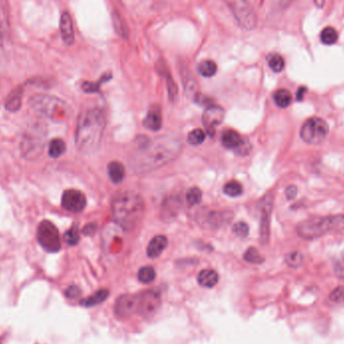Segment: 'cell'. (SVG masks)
I'll return each mask as SVG.
<instances>
[{
    "label": "cell",
    "mask_w": 344,
    "mask_h": 344,
    "mask_svg": "<svg viewBox=\"0 0 344 344\" xmlns=\"http://www.w3.org/2000/svg\"><path fill=\"white\" fill-rule=\"evenodd\" d=\"M181 150V142L172 136H161L141 146L132 157L131 168L139 173L150 172L169 163Z\"/></svg>",
    "instance_id": "1"
},
{
    "label": "cell",
    "mask_w": 344,
    "mask_h": 344,
    "mask_svg": "<svg viewBox=\"0 0 344 344\" xmlns=\"http://www.w3.org/2000/svg\"><path fill=\"white\" fill-rule=\"evenodd\" d=\"M106 128V116L99 108L88 109L79 117L76 129V145L83 153L98 149Z\"/></svg>",
    "instance_id": "2"
},
{
    "label": "cell",
    "mask_w": 344,
    "mask_h": 344,
    "mask_svg": "<svg viewBox=\"0 0 344 344\" xmlns=\"http://www.w3.org/2000/svg\"><path fill=\"white\" fill-rule=\"evenodd\" d=\"M145 211L143 198L134 191L119 193L112 202V212L116 224L125 231L134 230Z\"/></svg>",
    "instance_id": "3"
},
{
    "label": "cell",
    "mask_w": 344,
    "mask_h": 344,
    "mask_svg": "<svg viewBox=\"0 0 344 344\" xmlns=\"http://www.w3.org/2000/svg\"><path fill=\"white\" fill-rule=\"evenodd\" d=\"M344 231V216H330V217H314L299 223L296 226V233L298 236L307 241H312L321 238L322 236Z\"/></svg>",
    "instance_id": "4"
},
{
    "label": "cell",
    "mask_w": 344,
    "mask_h": 344,
    "mask_svg": "<svg viewBox=\"0 0 344 344\" xmlns=\"http://www.w3.org/2000/svg\"><path fill=\"white\" fill-rule=\"evenodd\" d=\"M29 104L36 113L54 120L64 119L67 116L65 103L61 99L51 95H34L30 98Z\"/></svg>",
    "instance_id": "5"
},
{
    "label": "cell",
    "mask_w": 344,
    "mask_h": 344,
    "mask_svg": "<svg viewBox=\"0 0 344 344\" xmlns=\"http://www.w3.org/2000/svg\"><path fill=\"white\" fill-rule=\"evenodd\" d=\"M45 131L40 125H32L25 131L21 140L22 155L27 158L37 157L44 149Z\"/></svg>",
    "instance_id": "6"
},
{
    "label": "cell",
    "mask_w": 344,
    "mask_h": 344,
    "mask_svg": "<svg viewBox=\"0 0 344 344\" xmlns=\"http://www.w3.org/2000/svg\"><path fill=\"white\" fill-rule=\"evenodd\" d=\"M329 128L327 123L318 117L309 118L302 126L300 136L309 145L320 144L328 135Z\"/></svg>",
    "instance_id": "7"
},
{
    "label": "cell",
    "mask_w": 344,
    "mask_h": 344,
    "mask_svg": "<svg viewBox=\"0 0 344 344\" xmlns=\"http://www.w3.org/2000/svg\"><path fill=\"white\" fill-rule=\"evenodd\" d=\"M37 241L39 245L50 253L61 250V239L57 227L50 221H42L37 228Z\"/></svg>",
    "instance_id": "8"
},
{
    "label": "cell",
    "mask_w": 344,
    "mask_h": 344,
    "mask_svg": "<svg viewBox=\"0 0 344 344\" xmlns=\"http://www.w3.org/2000/svg\"><path fill=\"white\" fill-rule=\"evenodd\" d=\"M239 24L246 30H253L257 26V16L247 0H227Z\"/></svg>",
    "instance_id": "9"
},
{
    "label": "cell",
    "mask_w": 344,
    "mask_h": 344,
    "mask_svg": "<svg viewBox=\"0 0 344 344\" xmlns=\"http://www.w3.org/2000/svg\"><path fill=\"white\" fill-rule=\"evenodd\" d=\"M161 294L157 290H148L138 295V310L137 313L143 317H150L160 307Z\"/></svg>",
    "instance_id": "10"
},
{
    "label": "cell",
    "mask_w": 344,
    "mask_h": 344,
    "mask_svg": "<svg viewBox=\"0 0 344 344\" xmlns=\"http://www.w3.org/2000/svg\"><path fill=\"white\" fill-rule=\"evenodd\" d=\"M274 197L272 194H267L260 202L261 224H260V239L263 244H267L270 238V222L273 209Z\"/></svg>",
    "instance_id": "11"
},
{
    "label": "cell",
    "mask_w": 344,
    "mask_h": 344,
    "mask_svg": "<svg viewBox=\"0 0 344 344\" xmlns=\"http://www.w3.org/2000/svg\"><path fill=\"white\" fill-rule=\"evenodd\" d=\"M225 115H226L225 110L220 106H214V105L207 106L206 109L204 110L203 116H202V122L206 129V132L208 133L210 137L214 136L216 128L221 123H223L225 119Z\"/></svg>",
    "instance_id": "12"
},
{
    "label": "cell",
    "mask_w": 344,
    "mask_h": 344,
    "mask_svg": "<svg viewBox=\"0 0 344 344\" xmlns=\"http://www.w3.org/2000/svg\"><path fill=\"white\" fill-rule=\"evenodd\" d=\"M87 199L85 194L80 190H66L62 197V206L71 212H81L85 209Z\"/></svg>",
    "instance_id": "13"
},
{
    "label": "cell",
    "mask_w": 344,
    "mask_h": 344,
    "mask_svg": "<svg viewBox=\"0 0 344 344\" xmlns=\"http://www.w3.org/2000/svg\"><path fill=\"white\" fill-rule=\"evenodd\" d=\"M138 310V296L134 295H121L115 302L114 311L115 315L119 318H127Z\"/></svg>",
    "instance_id": "14"
},
{
    "label": "cell",
    "mask_w": 344,
    "mask_h": 344,
    "mask_svg": "<svg viewBox=\"0 0 344 344\" xmlns=\"http://www.w3.org/2000/svg\"><path fill=\"white\" fill-rule=\"evenodd\" d=\"M60 30L64 42L67 46H72L75 42V32L73 20L68 11L63 12L60 20Z\"/></svg>",
    "instance_id": "15"
},
{
    "label": "cell",
    "mask_w": 344,
    "mask_h": 344,
    "mask_svg": "<svg viewBox=\"0 0 344 344\" xmlns=\"http://www.w3.org/2000/svg\"><path fill=\"white\" fill-rule=\"evenodd\" d=\"M10 22L9 7L6 0H0V47H2L9 38Z\"/></svg>",
    "instance_id": "16"
},
{
    "label": "cell",
    "mask_w": 344,
    "mask_h": 344,
    "mask_svg": "<svg viewBox=\"0 0 344 344\" xmlns=\"http://www.w3.org/2000/svg\"><path fill=\"white\" fill-rule=\"evenodd\" d=\"M167 244L168 241L165 236L159 235L154 237L147 247V256L151 259L159 257L162 254V252L166 249Z\"/></svg>",
    "instance_id": "17"
},
{
    "label": "cell",
    "mask_w": 344,
    "mask_h": 344,
    "mask_svg": "<svg viewBox=\"0 0 344 344\" xmlns=\"http://www.w3.org/2000/svg\"><path fill=\"white\" fill-rule=\"evenodd\" d=\"M198 220L201 226L205 228H210V229L218 228L225 221H227V219L224 217L223 213H220L217 211H205L200 214Z\"/></svg>",
    "instance_id": "18"
},
{
    "label": "cell",
    "mask_w": 344,
    "mask_h": 344,
    "mask_svg": "<svg viewBox=\"0 0 344 344\" xmlns=\"http://www.w3.org/2000/svg\"><path fill=\"white\" fill-rule=\"evenodd\" d=\"M197 282L204 288H213L219 282V275L214 270L205 269L198 273Z\"/></svg>",
    "instance_id": "19"
},
{
    "label": "cell",
    "mask_w": 344,
    "mask_h": 344,
    "mask_svg": "<svg viewBox=\"0 0 344 344\" xmlns=\"http://www.w3.org/2000/svg\"><path fill=\"white\" fill-rule=\"evenodd\" d=\"M143 125L147 129L152 131L160 130L162 127V118L159 110L158 109L150 110L143 121Z\"/></svg>",
    "instance_id": "20"
},
{
    "label": "cell",
    "mask_w": 344,
    "mask_h": 344,
    "mask_svg": "<svg viewBox=\"0 0 344 344\" xmlns=\"http://www.w3.org/2000/svg\"><path fill=\"white\" fill-rule=\"evenodd\" d=\"M22 94H23V89L22 87H17L15 88L7 97L5 101V108L6 110L10 112H15L19 110L21 106V99H22Z\"/></svg>",
    "instance_id": "21"
},
{
    "label": "cell",
    "mask_w": 344,
    "mask_h": 344,
    "mask_svg": "<svg viewBox=\"0 0 344 344\" xmlns=\"http://www.w3.org/2000/svg\"><path fill=\"white\" fill-rule=\"evenodd\" d=\"M112 21L114 29L118 33V35L124 39H127L129 37L128 25L123 16L117 10H114L112 13Z\"/></svg>",
    "instance_id": "22"
},
{
    "label": "cell",
    "mask_w": 344,
    "mask_h": 344,
    "mask_svg": "<svg viewBox=\"0 0 344 344\" xmlns=\"http://www.w3.org/2000/svg\"><path fill=\"white\" fill-rule=\"evenodd\" d=\"M109 290L108 289H100L93 295L89 296L86 299H83L81 301V305L84 307H94L97 305L102 304L106 301V299L109 297Z\"/></svg>",
    "instance_id": "23"
},
{
    "label": "cell",
    "mask_w": 344,
    "mask_h": 344,
    "mask_svg": "<svg viewBox=\"0 0 344 344\" xmlns=\"http://www.w3.org/2000/svg\"><path fill=\"white\" fill-rule=\"evenodd\" d=\"M244 139L236 131L229 130L223 134L222 143L228 149H238Z\"/></svg>",
    "instance_id": "24"
},
{
    "label": "cell",
    "mask_w": 344,
    "mask_h": 344,
    "mask_svg": "<svg viewBox=\"0 0 344 344\" xmlns=\"http://www.w3.org/2000/svg\"><path fill=\"white\" fill-rule=\"evenodd\" d=\"M108 173L114 183H120L125 177V168L122 163L113 161L108 165Z\"/></svg>",
    "instance_id": "25"
},
{
    "label": "cell",
    "mask_w": 344,
    "mask_h": 344,
    "mask_svg": "<svg viewBox=\"0 0 344 344\" xmlns=\"http://www.w3.org/2000/svg\"><path fill=\"white\" fill-rule=\"evenodd\" d=\"M274 98V102L275 104L281 108V109H285L287 108L291 103H292V95L291 93L286 90V89H280L277 90L273 96Z\"/></svg>",
    "instance_id": "26"
},
{
    "label": "cell",
    "mask_w": 344,
    "mask_h": 344,
    "mask_svg": "<svg viewBox=\"0 0 344 344\" xmlns=\"http://www.w3.org/2000/svg\"><path fill=\"white\" fill-rule=\"evenodd\" d=\"M320 40L326 46H332L338 40V32L332 26H327L320 33Z\"/></svg>",
    "instance_id": "27"
},
{
    "label": "cell",
    "mask_w": 344,
    "mask_h": 344,
    "mask_svg": "<svg viewBox=\"0 0 344 344\" xmlns=\"http://www.w3.org/2000/svg\"><path fill=\"white\" fill-rule=\"evenodd\" d=\"M197 71L198 73L205 78H210L212 76L216 75L217 71H218V66L214 62L206 60L201 62L198 67H197Z\"/></svg>",
    "instance_id": "28"
},
{
    "label": "cell",
    "mask_w": 344,
    "mask_h": 344,
    "mask_svg": "<svg viewBox=\"0 0 344 344\" xmlns=\"http://www.w3.org/2000/svg\"><path fill=\"white\" fill-rule=\"evenodd\" d=\"M66 152V143L62 139H54L49 146V154L53 158H59Z\"/></svg>",
    "instance_id": "29"
},
{
    "label": "cell",
    "mask_w": 344,
    "mask_h": 344,
    "mask_svg": "<svg viewBox=\"0 0 344 344\" xmlns=\"http://www.w3.org/2000/svg\"><path fill=\"white\" fill-rule=\"evenodd\" d=\"M268 65L273 72L281 73L285 68V61L282 56L278 54H273L268 57Z\"/></svg>",
    "instance_id": "30"
},
{
    "label": "cell",
    "mask_w": 344,
    "mask_h": 344,
    "mask_svg": "<svg viewBox=\"0 0 344 344\" xmlns=\"http://www.w3.org/2000/svg\"><path fill=\"white\" fill-rule=\"evenodd\" d=\"M156 277L155 270L150 266L142 267L138 272V280L143 284H149L154 281Z\"/></svg>",
    "instance_id": "31"
},
{
    "label": "cell",
    "mask_w": 344,
    "mask_h": 344,
    "mask_svg": "<svg viewBox=\"0 0 344 344\" xmlns=\"http://www.w3.org/2000/svg\"><path fill=\"white\" fill-rule=\"evenodd\" d=\"M303 262H304V256L300 252H297V251L291 252L287 254V256L285 257V263L287 264V266L293 269H297L300 266H302Z\"/></svg>",
    "instance_id": "32"
},
{
    "label": "cell",
    "mask_w": 344,
    "mask_h": 344,
    "mask_svg": "<svg viewBox=\"0 0 344 344\" xmlns=\"http://www.w3.org/2000/svg\"><path fill=\"white\" fill-rule=\"evenodd\" d=\"M224 192L231 197H237L243 193V186L238 181H230L225 185Z\"/></svg>",
    "instance_id": "33"
},
{
    "label": "cell",
    "mask_w": 344,
    "mask_h": 344,
    "mask_svg": "<svg viewBox=\"0 0 344 344\" xmlns=\"http://www.w3.org/2000/svg\"><path fill=\"white\" fill-rule=\"evenodd\" d=\"M112 78L111 74H106L104 75L101 80H99L97 83H90V82H85L83 83V90L86 92V93H98L100 91V87L101 85L104 83V82H107L109 81L110 79Z\"/></svg>",
    "instance_id": "34"
},
{
    "label": "cell",
    "mask_w": 344,
    "mask_h": 344,
    "mask_svg": "<svg viewBox=\"0 0 344 344\" xmlns=\"http://www.w3.org/2000/svg\"><path fill=\"white\" fill-rule=\"evenodd\" d=\"M201 198H202L201 190L197 187H191L186 193V200L188 204L191 206L198 204L201 201Z\"/></svg>",
    "instance_id": "35"
},
{
    "label": "cell",
    "mask_w": 344,
    "mask_h": 344,
    "mask_svg": "<svg viewBox=\"0 0 344 344\" xmlns=\"http://www.w3.org/2000/svg\"><path fill=\"white\" fill-rule=\"evenodd\" d=\"M204 139H205V132L201 129L192 130L187 137L188 142L193 146L200 145L204 141Z\"/></svg>",
    "instance_id": "36"
},
{
    "label": "cell",
    "mask_w": 344,
    "mask_h": 344,
    "mask_svg": "<svg viewBox=\"0 0 344 344\" xmlns=\"http://www.w3.org/2000/svg\"><path fill=\"white\" fill-rule=\"evenodd\" d=\"M244 259L251 264H262L265 261V258L256 248H249L244 255Z\"/></svg>",
    "instance_id": "37"
},
{
    "label": "cell",
    "mask_w": 344,
    "mask_h": 344,
    "mask_svg": "<svg viewBox=\"0 0 344 344\" xmlns=\"http://www.w3.org/2000/svg\"><path fill=\"white\" fill-rule=\"evenodd\" d=\"M64 241L69 246H76L80 242V235L78 229L76 227L71 228L66 234L64 235Z\"/></svg>",
    "instance_id": "38"
},
{
    "label": "cell",
    "mask_w": 344,
    "mask_h": 344,
    "mask_svg": "<svg viewBox=\"0 0 344 344\" xmlns=\"http://www.w3.org/2000/svg\"><path fill=\"white\" fill-rule=\"evenodd\" d=\"M333 271L335 276L344 282V253L334 259Z\"/></svg>",
    "instance_id": "39"
},
{
    "label": "cell",
    "mask_w": 344,
    "mask_h": 344,
    "mask_svg": "<svg viewBox=\"0 0 344 344\" xmlns=\"http://www.w3.org/2000/svg\"><path fill=\"white\" fill-rule=\"evenodd\" d=\"M233 232L234 234L239 237V238H247L248 235H249V226L246 224V223H243V222H240V223H237L234 228H233Z\"/></svg>",
    "instance_id": "40"
},
{
    "label": "cell",
    "mask_w": 344,
    "mask_h": 344,
    "mask_svg": "<svg viewBox=\"0 0 344 344\" xmlns=\"http://www.w3.org/2000/svg\"><path fill=\"white\" fill-rule=\"evenodd\" d=\"M329 299H330V301H332V302H334V303H337V304L343 303V287H337V288H335V289L331 292V294H330V296H329Z\"/></svg>",
    "instance_id": "41"
},
{
    "label": "cell",
    "mask_w": 344,
    "mask_h": 344,
    "mask_svg": "<svg viewBox=\"0 0 344 344\" xmlns=\"http://www.w3.org/2000/svg\"><path fill=\"white\" fill-rule=\"evenodd\" d=\"M65 294H66L67 298H69V299H76V298L80 297L81 290H80L79 287H77L75 285H72V286L67 288Z\"/></svg>",
    "instance_id": "42"
},
{
    "label": "cell",
    "mask_w": 344,
    "mask_h": 344,
    "mask_svg": "<svg viewBox=\"0 0 344 344\" xmlns=\"http://www.w3.org/2000/svg\"><path fill=\"white\" fill-rule=\"evenodd\" d=\"M166 79H167V87H168V91H169V96H170V99H174L176 94H177V87L175 85L173 79L171 77L167 74L166 75Z\"/></svg>",
    "instance_id": "43"
},
{
    "label": "cell",
    "mask_w": 344,
    "mask_h": 344,
    "mask_svg": "<svg viewBox=\"0 0 344 344\" xmlns=\"http://www.w3.org/2000/svg\"><path fill=\"white\" fill-rule=\"evenodd\" d=\"M298 193V188L295 185H290L286 188V196L289 200L294 199L297 196Z\"/></svg>",
    "instance_id": "44"
},
{
    "label": "cell",
    "mask_w": 344,
    "mask_h": 344,
    "mask_svg": "<svg viewBox=\"0 0 344 344\" xmlns=\"http://www.w3.org/2000/svg\"><path fill=\"white\" fill-rule=\"evenodd\" d=\"M295 0H276V3H277V6L280 8V9H286L288 8Z\"/></svg>",
    "instance_id": "45"
},
{
    "label": "cell",
    "mask_w": 344,
    "mask_h": 344,
    "mask_svg": "<svg viewBox=\"0 0 344 344\" xmlns=\"http://www.w3.org/2000/svg\"><path fill=\"white\" fill-rule=\"evenodd\" d=\"M96 230H97V226H96L95 224H90V225H88V226H86V227L84 228L83 233H84L85 235L90 236V235H93V234L96 232Z\"/></svg>",
    "instance_id": "46"
},
{
    "label": "cell",
    "mask_w": 344,
    "mask_h": 344,
    "mask_svg": "<svg viewBox=\"0 0 344 344\" xmlns=\"http://www.w3.org/2000/svg\"><path fill=\"white\" fill-rule=\"evenodd\" d=\"M306 91H307V89H306L305 87H300V88L298 89V91H297V93H296V99H297V101H299V102L303 101V98H304V95H305Z\"/></svg>",
    "instance_id": "47"
},
{
    "label": "cell",
    "mask_w": 344,
    "mask_h": 344,
    "mask_svg": "<svg viewBox=\"0 0 344 344\" xmlns=\"http://www.w3.org/2000/svg\"><path fill=\"white\" fill-rule=\"evenodd\" d=\"M325 1L324 0H314V4L318 7V8H322L324 5Z\"/></svg>",
    "instance_id": "48"
}]
</instances>
